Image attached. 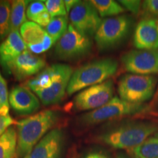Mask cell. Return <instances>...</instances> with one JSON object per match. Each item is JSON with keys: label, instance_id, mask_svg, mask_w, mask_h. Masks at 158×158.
Returning <instances> with one entry per match:
<instances>
[{"label": "cell", "instance_id": "6da1fadb", "mask_svg": "<svg viewBox=\"0 0 158 158\" xmlns=\"http://www.w3.org/2000/svg\"><path fill=\"white\" fill-rule=\"evenodd\" d=\"M59 120V114L51 110H44L17 122L16 155L24 158L31 152Z\"/></svg>", "mask_w": 158, "mask_h": 158}, {"label": "cell", "instance_id": "7a4b0ae2", "mask_svg": "<svg viewBox=\"0 0 158 158\" xmlns=\"http://www.w3.org/2000/svg\"><path fill=\"white\" fill-rule=\"evenodd\" d=\"M158 130L151 122H127L110 128L99 135L97 141L114 149L131 150L139 146Z\"/></svg>", "mask_w": 158, "mask_h": 158}, {"label": "cell", "instance_id": "3957f363", "mask_svg": "<svg viewBox=\"0 0 158 158\" xmlns=\"http://www.w3.org/2000/svg\"><path fill=\"white\" fill-rule=\"evenodd\" d=\"M118 67L117 61L111 58L98 59L82 65L73 73L67 94L71 95L78 91L106 81L116 73Z\"/></svg>", "mask_w": 158, "mask_h": 158}, {"label": "cell", "instance_id": "277c9868", "mask_svg": "<svg viewBox=\"0 0 158 158\" xmlns=\"http://www.w3.org/2000/svg\"><path fill=\"white\" fill-rule=\"evenodd\" d=\"M149 111V106L147 104L131 103L118 97H114L102 107L82 115L79 118V121L84 125H94L110 120Z\"/></svg>", "mask_w": 158, "mask_h": 158}, {"label": "cell", "instance_id": "5b68a950", "mask_svg": "<svg viewBox=\"0 0 158 158\" xmlns=\"http://www.w3.org/2000/svg\"><path fill=\"white\" fill-rule=\"evenodd\" d=\"M157 79L153 76L126 74L118 82V93L122 100L141 104L153 98Z\"/></svg>", "mask_w": 158, "mask_h": 158}, {"label": "cell", "instance_id": "8992f818", "mask_svg": "<svg viewBox=\"0 0 158 158\" xmlns=\"http://www.w3.org/2000/svg\"><path fill=\"white\" fill-rule=\"evenodd\" d=\"M132 25L133 19L127 15L104 19L94 35L97 47L100 51H106L118 46L127 38Z\"/></svg>", "mask_w": 158, "mask_h": 158}, {"label": "cell", "instance_id": "52a82bcc", "mask_svg": "<svg viewBox=\"0 0 158 158\" xmlns=\"http://www.w3.org/2000/svg\"><path fill=\"white\" fill-rule=\"evenodd\" d=\"M92 47L90 37L79 32L70 24L66 32L57 41L55 52L61 59H73L88 54Z\"/></svg>", "mask_w": 158, "mask_h": 158}, {"label": "cell", "instance_id": "ba28073f", "mask_svg": "<svg viewBox=\"0 0 158 158\" xmlns=\"http://www.w3.org/2000/svg\"><path fill=\"white\" fill-rule=\"evenodd\" d=\"M114 92V83L111 80L84 89L75 98V108L79 111L98 109L113 98Z\"/></svg>", "mask_w": 158, "mask_h": 158}, {"label": "cell", "instance_id": "9c48e42d", "mask_svg": "<svg viewBox=\"0 0 158 158\" xmlns=\"http://www.w3.org/2000/svg\"><path fill=\"white\" fill-rule=\"evenodd\" d=\"M70 20L77 31L89 37L95 35L102 22L91 1H78L70 12Z\"/></svg>", "mask_w": 158, "mask_h": 158}, {"label": "cell", "instance_id": "30bf717a", "mask_svg": "<svg viewBox=\"0 0 158 158\" xmlns=\"http://www.w3.org/2000/svg\"><path fill=\"white\" fill-rule=\"evenodd\" d=\"M124 70L133 74H158V49L132 50L122 56Z\"/></svg>", "mask_w": 158, "mask_h": 158}, {"label": "cell", "instance_id": "8fae6325", "mask_svg": "<svg viewBox=\"0 0 158 158\" xmlns=\"http://www.w3.org/2000/svg\"><path fill=\"white\" fill-rule=\"evenodd\" d=\"M73 73L72 68L65 64H55V78L48 89L35 93L45 106L61 102L67 92L70 78Z\"/></svg>", "mask_w": 158, "mask_h": 158}, {"label": "cell", "instance_id": "7c38bea8", "mask_svg": "<svg viewBox=\"0 0 158 158\" xmlns=\"http://www.w3.org/2000/svg\"><path fill=\"white\" fill-rule=\"evenodd\" d=\"M64 141L62 130H51L24 158H61Z\"/></svg>", "mask_w": 158, "mask_h": 158}, {"label": "cell", "instance_id": "4fadbf2b", "mask_svg": "<svg viewBox=\"0 0 158 158\" xmlns=\"http://www.w3.org/2000/svg\"><path fill=\"white\" fill-rule=\"evenodd\" d=\"M45 66L44 59L26 50L8 65L7 70L14 75L18 80H23L38 73Z\"/></svg>", "mask_w": 158, "mask_h": 158}, {"label": "cell", "instance_id": "5bb4252c", "mask_svg": "<svg viewBox=\"0 0 158 158\" xmlns=\"http://www.w3.org/2000/svg\"><path fill=\"white\" fill-rule=\"evenodd\" d=\"M158 21L152 18H143L136 26L133 44L140 50L158 49Z\"/></svg>", "mask_w": 158, "mask_h": 158}, {"label": "cell", "instance_id": "9a60e30c", "mask_svg": "<svg viewBox=\"0 0 158 158\" xmlns=\"http://www.w3.org/2000/svg\"><path fill=\"white\" fill-rule=\"evenodd\" d=\"M11 108L21 115H29L36 112L40 108V101L29 89L17 86L12 89L9 94Z\"/></svg>", "mask_w": 158, "mask_h": 158}, {"label": "cell", "instance_id": "2e32d148", "mask_svg": "<svg viewBox=\"0 0 158 158\" xmlns=\"http://www.w3.org/2000/svg\"><path fill=\"white\" fill-rule=\"evenodd\" d=\"M27 48L19 31H10L0 44V64L7 70L8 65L27 50Z\"/></svg>", "mask_w": 158, "mask_h": 158}, {"label": "cell", "instance_id": "e0dca14e", "mask_svg": "<svg viewBox=\"0 0 158 158\" xmlns=\"http://www.w3.org/2000/svg\"><path fill=\"white\" fill-rule=\"evenodd\" d=\"M55 78V64L51 65L44 69L42 72L29 80L27 83V86L31 91L35 93L48 89L52 84Z\"/></svg>", "mask_w": 158, "mask_h": 158}, {"label": "cell", "instance_id": "ac0fdd59", "mask_svg": "<svg viewBox=\"0 0 158 158\" xmlns=\"http://www.w3.org/2000/svg\"><path fill=\"white\" fill-rule=\"evenodd\" d=\"M46 33L42 27L32 21H27L20 28V35L27 46L42 43Z\"/></svg>", "mask_w": 158, "mask_h": 158}, {"label": "cell", "instance_id": "d6986e66", "mask_svg": "<svg viewBox=\"0 0 158 158\" xmlns=\"http://www.w3.org/2000/svg\"><path fill=\"white\" fill-rule=\"evenodd\" d=\"M27 15L32 22L42 27H46L52 19L45 3L41 1L32 2L29 4L27 10Z\"/></svg>", "mask_w": 158, "mask_h": 158}, {"label": "cell", "instance_id": "ffe728a7", "mask_svg": "<svg viewBox=\"0 0 158 158\" xmlns=\"http://www.w3.org/2000/svg\"><path fill=\"white\" fill-rule=\"evenodd\" d=\"M17 131L10 127L0 136V158H13L16 155Z\"/></svg>", "mask_w": 158, "mask_h": 158}, {"label": "cell", "instance_id": "44dd1931", "mask_svg": "<svg viewBox=\"0 0 158 158\" xmlns=\"http://www.w3.org/2000/svg\"><path fill=\"white\" fill-rule=\"evenodd\" d=\"M29 1L14 0L11 2L10 31H19V29L27 22V7Z\"/></svg>", "mask_w": 158, "mask_h": 158}, {"label": "cell", "instance_id": "7402d4cb", "mask_svg": "<svg viewBox=\"0 0 158 158\" xmlns=\"http://www.w3.org/2000/svg\"><path fill=\"white\" fill-rule=\"evenodd\" d=\"M129 152L133 158H158V138H149Z\"/></svg>", "mask_w": 158, "mask_h": 158}, {"label": "cell", "instance_id": "603a6c76", "mask_svg": "<svg viewBox=\"0 0 158 158\" xmlns=\"http://www.w3.org/2000/svg\"><path fill=\"white\" fill-rule=\"evenodd\" d=\"M91 2L102 18L117 15L124 12V7L114 0H92Z\"/></svg>", "mask_w": 158, "mask_h": 158}, {"label": "cell", "instance_id": "cb8c5ba5", "mask_svg": "<svg viewBox=\"0 0 158 158\" xmlns=\"http://www.w3.org/2000/svg\"><path fill=\"white\" fill-rule=\"evenodd\" d=\"M67 15L52 18L51 22L45 27V31L49 35L55 43L62 37L68 29Z\"/></svg>", "mask_w": 158, "mask_h": 158}, {"label": "cell", "instance_id": "d4e9b609", "mask_svg": "<svg viewBox=\"0 0 158 158\" xmlns=\"http://www.w3.org/2000/svg\"><path fill=\"white\" fill-rule=\"evenodd\" d=\"M11 2L0 1V40H5L10 33Z\"/></svg>", "mask_w": 158, "mask_h": 158}, {"label": "cell", "instance_id": "484cf974", "mask_svg": "<svg viewBox=\"0 0 158 158\" xmlns=\"http://www.w3.org/2000/svg\"><path fill=\"white\" fill-rule=\"evenodd\" d=\"M10 110L7 84L0 72V115L8 116Z\"/></svg>", "mask_w": 158, "mask_h": 158}, {"label": "cell", "instance_id": "4316f807", "mask_svg": "<svg viewBox=\"0 0 158 158\" xmlns=\"http://www.w3.org/2000/svg\"><path fill=\"white\" fill-rule=\"evenodd\" d=\"M45 5L52 18L64 16L67 15L64 2L62 0H46Z\"/></svg>", "mask_w": 158, "mask_h": 158}, {"label": "cell", "instance_id": "83f0119b", "mask_svg": "<svg viewBox=\"0 0 158 158\" xmlns=\"http://www.w3.org/2000/svg\"><path fill=\"white\" fill-rule=\"evenodd\" d=\"M143 18H152L156 19L158 17V0H147L143 1L142 4Z\"/></svg>", "mask_w": 158, "mask_h": 158}, {"label": "cell", "instance_id": "f1b7e54d", "mask_svg": "<svg viewBox=\"0 0 158 158\" xmlns=\"http://www.w3.org/2000/svg\"><path fill=\"white\" fill-rule=\"evenodd\" d=\"M118 2L121 3L124 8L127 9L128 11H130L133 14L137 15L140 13L141 6V1H138V0H121V1H118Z\"/></svg>", "mask_w": 158, "mask_h": 158}, {"label": "cell", "instance_id": "f546056e", "mask_svg": "<svg viewBox=\"0 0 158 158\" xmlns=\"http://www.w3.org/2000/svg\"><path fill=\"white\" fill-rule=\"evenodd\" d=\"M15 122L10 116H2L0 115V136L5 133L10 127L13 124H16Z\"/></svg>", "mask_w": 158, "mask_h": 158}, {"label": "cell", "instance_id": "4dcf8cb0", "mask_svg": "<svg viewBox=\"0 0 158 158\" xmlns=\"http://www.w3.org/2000/svg\"><path fill=\"white\" fill-rule=\"evenodd\" d=\"M149 111L152 113L158 115V86L155 93L154 94L152 100L151 104L149 105Z\"/></svg>", "mask_w": 158, "mask_h": 158}, {"label": "cell", "instance_id": "1f68e13d", "mask_svg": "<svg viewBox=\"0 0 158 158\" xmlns=\"http://www.w3.org/2000/svg\"><path fill=\"white\" fill-rule=\"evenodd\" d=\"M30 52H33L34 54H39L41 53L45 52L44 48H43V45L42 43H37V44L29 45L27 46Z\"/></svg>", "mask_w": 158, "mask_h": 158}, {"label": "cell", "instance_id": "d6a6232c", "mask_svg": "<svg viewBox=\"0 0 158 158\" xmlns=\"http://www.w3.org/2000/svg\"><path fill=\"white\" fill-rule=\"evenodd\" d=\"M42 44L43 45L44 51L49 50V49L51 48V46H52L53 44H54L52 38L49 36V35L48 34V33H46V35H45L44 39H43V40Z\"/></svg>", "mask_w": 158, "mask_h": 158}, {"label": "cell", "instance_id": "836d02e7", "mask_svg": "<svg viewBox=\"0 0 158 158\" xmlns=\"http://www.w3.org/2000/svg\"><path fill=\"white\" fill-rule=\"evenodd\" d=\"M84 158H109L107 155L102 152H92L89 153Z\"/></svg>", "mask_w": 158, "mask_h": 158}, {"label": "cell", "instance_id": "e575fe53", "mask_svg": "<svg viewBox=\"0 0 158 158\" xmlns=\"http://www.w3.org/2000/svg\"><path fill=\"white\" fill-rule=\"evenodd\" d=\"M64 2L67 13H70L71 10L73 9V7L76 5V4L78 2V0H65Z\"/></svg>", "mask_w": 158, "mask_h": 158}, {"label": "cell", "instance_id": "d590c367", "mask_svg": "<svg viewBox=\"0 0 158 158\" xmlns=\"http://www.w3.org/2000/svg\"><path fill=\"white\" fill-rule=\"evenodd\" d=\"M79 155L77 152V149L75 146H73L69 150V152L67 156V158H78Z\"/></svg>", "mask_w": 158, "mask_h": 158}, {"label": "cell", "instance_id": "8d00e7d4", "mask_svg": "<svg viewBox=\"0 0 158 158\" xmlns=\"http://www.w3.org/2000/svg\"><path fill=\"white\" fill-rule=\"evenodd\" d=\"M116 158H130V157H128L127 155H124V154H119V155H117V157Z\"/></svg>", "mask_w": 158, "mask_h": 158}, {"label": "cell", "instance_id": "74e56055", "mask_svg": "<svg viewBox=\"0 0 158 158\" xmlns=\"http://www.w3.org/2000/svg\"><path fill=\"white\" fill-rule=\"evenodd\" d=\"M155 138H158V132H157V133H155Z\"/></svg>", "mask_w": 158, "mask_h": 158}, {"label": "cell", "instance_id": "f35d334b", "mask_svg": "<svg viewBox=\"0 0 158 158\" xmlns=\"http://www.w3.org/2000/svg\"><path fill=\"white\" fill-rule=\"evenodd\" d=\"M157 31H158V24H157Z\"/></svg>", "mask_w": 158, "mask_h": 158}]
</instances>
